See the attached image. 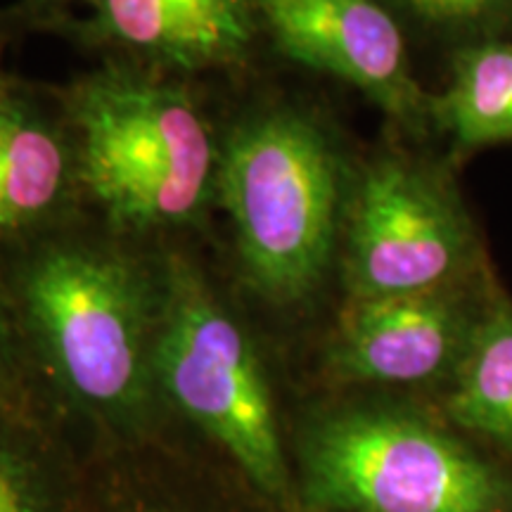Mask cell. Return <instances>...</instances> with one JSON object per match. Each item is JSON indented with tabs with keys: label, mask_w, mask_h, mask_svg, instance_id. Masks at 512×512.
<instances>
[{
	"label": "cell",
	"mask_w": 512,
	"mask_h": 512,
	"mask_svg": "<svg viewBox=\"0 0 512 512\" xmlns=\"http://www.w3.org/2000/svg\"><path fill=\"white\" fill-rule=\"evenodd\" d=\"M261 36L287 60L349 83L411 131L430 119L406 41L380 0H252Z\"/></svg>",
	"instance_id": "cell-7"
},
{
	"label": "cell",
	"mask_w": 512,
	"mask_h": 512,
	"mask_svg": "<svg viewBox=\"0 0 512 512\" xmlns=\"http://www.w3.org/2000/svg\"><path fill=\"white\" fill-rule=\"evenodd\" d=\"M159 403L202 434L280 512H304L254 339L195 261L164 256Z\"/></svg>",
	"instance_id": "cell-4"
},
{
	"label": "cell",
	"mask_w": 512,
	"mask_h": 512,
	"mask_svg": "<svg viewBox=\"0 0 512 512\" xmlns=\"http://www.w3.org/2000/svg\"><path fill=\"white\" fill-rule=\"evenodd\" d=\"M420 24L446 31H484L512 24V0H392Z\"/></svg>",
	"instance_id": "cell-16"
},
{
	"label": "cell",
	"mask_w": 512,
	"mask_h": 512,
	"mask_svg": "<svg viewBox=\"0 0 512 512\" xmlns=\"http://www.w3.org/2000/svg\"><path fill=\"white\" fill-rule=\"evenodd\" d=\"M74 512H280L226 458L166 441L159 432L107 441L76 472Z\"/></svg>",
	"instance_id": "cell-9"
},
{
	"label": "cell",
	"mask_w": 512,
	"mask_h": 512,
	"mask_svg": "<svg viewBox=\"0 0 512 512\" xmlns=\"http://www.w3.org/2000/svg\"><path fill=\"white\" fill-rule=\"evenodd\" d=\"M453 427L512 451V304L489 299L444 399Z\"/></svg>",
	"instance_id": "cell-12"
},
{
	"label": "cell",
	"mask_w": 512,
	"mask_h": 512,
	"mask_svg": "<svg viewBox=\"0 0 512 512\" xmlns=\"http://www.w3.org/2000/svg\"><path fill=\"white\" fill-rule=\"evenodd\" d=\"M62 119L81 200L110 233H176L214 204L221 136L178 76L107 62L67 88Z\"/></svg>",
	"instance_id": "cell-2"
},
{
	"label": "cell",
	"mask_w": 512,
	"mask_h": 512,
	"mask_svg": "<svg viewBox=\"0 0 512 512\" xmlns=\"http://www.w3.org/2000/svg\"><path fill=\"white\" fill-rule=\"evenodd\" d=\"M81 202L69 131L15 88L0 102V252L64 228Z\"/></svg>",
	"instance_id": "cell-11"
},
{
	"label": "cell",
	"mask_w": 512,
	"mask_h": 512,
	"mask_svg": "<svg viewBox=\"0 0 512 512\" xmlns=\"http://www.w3.org/2000/svg\"><path fill=\"white\" fill-rule=\"evenodd\" d=\"M114 235L60 228L12 249L0 278L31 370L107 441L157 432L155 347L164 261Z\"/></svg>",
	"instance_id": "cell-1"
},
{
	"label": "cell",
	"mask_w": 512,
	"mask_h": 512,
	"mask_svg": "<svg viewBox=\"0 0 512 512\" xmlns=\"http://www.w3.org/2000/svg\"><path fill=\"white\" fill-rule=\"evenodd\" d=\"M67 3H76V0H29V5L34 10H55V8H64ZM86 3L95 5L98 0H86Z\"/></svg>",
	"instance_id": "cell-17"
},
{
	"label": "cell",
	"mask_w": 512,
	"mask_h": 512,
	"mask_svg": "<svg viewBox=\"0 0 512 512\" xmlns=\"http://www.w3.org/2000/svg\"><path fill=\"white\" fill-rule=\"evenodd\" d=\"M79 34L164 74L242 67L261 38L252 0H98Z\"/></svg>",
	"instance_id": "cell-10"
},
{
	"label": "cell",
	"mask_w": 512,
	"mask_h": 512,
	"mask_svg": "<svg viewBox=\"0 0 512 512\" xmlns=\"http://www.w3.org/2000/svg\"><path fill=\"white\" fill-rule=\"evenodd\" d=\"M430 119L460 147L512 140V43L479 41L460 48L446 91L432 98Z\"/></svg>",
	"instance_id": "cell-13"
},
{
	"label": "cell",
	"mask_w": 512,
	"mask_h": 512,
	"mask_svg": "<svg viewBox=\"0 0 512 512\" xmlns=\"http://www.w3.org/2000/svg\"><path fill=\"white\" fill-rule=\"evenodd\" d=\"M41 415L0 408V512H74L76 472L67 477Z\"/></svg>",
	"instance_id": "cell-14"
},
{
	"label": "cell",
	"mask_w": 512,
	"mask_h": 512,
	"mask_svg": "<svg viewBox=\"0 0 512 512\" xmlns=\"http://www.w3.org/2000/svg\"><path fill=\"white\" fill-rule=\"evenodd\" d=\"M472 228L430 166L384 152L351 181L342 230L349 299L403 297L463 285Z\"/></svg>",
	"instance_id": "cell-6"
},
{
	"label": "cell",
	"mask_w": 512,
	"mask_h": 512,
	"mask_svg": "<svg viewBox=\"0 0 512 512\" xmlns=\"http://www.w3.org/2000/svg\"><path fill=\"white\" fill-rule=\"evenodd\" d=\"M12 91H15V83H12L10 76L3 72V64H0V102L8 98Z\"/></svg>",
	"instance_id": "cell-18"
},
{
	"label": "cell",
	"mask_w": 512,
	"mask_h": 512,
	"mask_svg": "<svg viewBox=\"0 0 512 512\" xmlns=\"http://www.w3.org/2000/svg\"><path fill=\"white\" fill-rule=\"evenodd\" d=\"M297 458L304 512H512L510 467L408 408H325Z\"/></svg>",
	"instance_id": "cell-5"
},
{
	"label": "cell",
	"mask_w": 512,
	"mask_h": 512,
	"mask_svg": "<svg viewBox=\"0 0 512 512\" xmlns=\"http://www.w3.org/2000/svg\"><path fill=\"white\" fill-rule=\"evenodd\" d=\"M484 306L463 285L349 299L328 351L330 373L351 384H422L451 377Z\"/></svg>",
	"instance_id": "cell-8"
},
{
	"label": "cell",
	"mask_w": 512,
	"mask_h": 512,
	"mask_svg": "<svg viewBox=\"0 0 512 512\" xmlns=\"http://www.w3.org/2000/svg\"><path fill=\"white\" fill-rule=\"evenodd\" d=\"M0 408L41 411V389L31 370L15 309L0 278Z\"/></svg>",
	"instance_id": "cell-15"
},
{
	"label": "cell",
	"mask_w": 512,
	"mask_h": 512,
	"mask_svg": "<svg viewBox=\"0 0 512 512\" xmlns=\"http://www.w3.org/2000/svg\"><path fill=\"white\" fill-rule=\"evenodd\" d=\"M351 181L330 128L297 102H261L221 136L214 202L233 230L242 283L297 306L328 278Z\"/></svg>",
	"instance_id": "cell-3"
}]
</instances>
